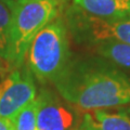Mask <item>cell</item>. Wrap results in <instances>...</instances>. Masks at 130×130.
Returning <instances> with one entry per match:
<instances>
[{"mask_svg": "<svg viewBox=\"0 0 130 130\" xmlns=\"http://www.w3.org/2000/svg\"><path fill=\"white\" fill-rule=\"evenodd\" d=\"M53 85L67 103L85 112L130 103V78L102 56L71 58Z\"/></svg>", "mask_w": 130, "mask_h": 130, "instance_id": "1", "label": "cell"}, {"mask_svg": "<svg viewBox=\"0 0 130 130\" xmlns=\"http://www.w3.org/2000/svg\"><path fill=\"white\" fill-rule=\"evenodd\" d=\"M129 113H130V109H129Z\"/></svg>", "mask_w": 130, "mask_h": 130, "instance_id": "14", "label": "cell"}, {"mask_svg": "<svg viewBox=\"0 0 130 130\" xmlns=\"http://www.w3.org/2000/svg\"><path fill=\"white\" fill-rule=\"evenodd\" d=\"M71 58L68 29L61 14L35 36L25 63L39 83L53 84Z\"/></svg>", "mask_w": 130, "mask_h": 130, "instance_id": "3", "label": "cell"}, {"mask_svg": "<svg viewBox=\"0 0 130 130\" xmlns=\"http://www.w3.org/2000/svg\"><path fill=\"white\" fill-rule=\"evenodd\" d=\"M5 1H6V0H5Z\"/></svg>", "mask_w": 130, "mask_h": 130, "instance_id": "15", "label": "cell"}, {"mask_svg": "<svg viewBox=\"0 0 130 130\" xmlns=\"http://www.w3.org/2000/svg\"><path fill=\"white\" fill-rule=\"evenodd\" d=\"M93 49L98 55L108 60L118 67L130 70V44L112 41H101L93 44Z\"/></svg>", "mask_w": 130, "mask_h": 130, "instance_id": "9", "label": "cell"}, {"mask_svg": "<svg viewBox=\"0 0 130 130\" xmlns=\"http://www.w3.org/2000/svg\"><path fill=\"white\" fill-rule=\"evenodd\" d=\"M0 130H13L11 120L0 117Z\"/></svg>", "mask_w": 130, "mask_h": 130, "instance_id": "12", "label": "cell"}, {"mask_svg": "<svg viewBox=\"0 0 130 130\" xmlns=\"http://www.w3.org/2000/svg\"><path fill=\"white\" fill-rule=\"evenodd\" d=\"M38 99L36 96L29 104L23 107L11 119L13 130H37V112Z\"/></svg>", "mask_w": 130, "mask_h": 130, "instance_id": "10", "label": "cell"}, {"mask_svg": "<svg viewBox=\"0 0 130 130\" xmlns=\"http://www.w3.org/2000/svg\"><path fill=\"white\" fill-rule=\"evenodd\" d=\"M73 5L101 19L130 18V0H72Z\"/></svg>", "mask_w": 130, "mask_h": 130, "instance_id": "8", "label": "cell"}, {"mask_svg": "<svg viewBox=\"0 0 130 130\" xmlns=\"http://www.w3.org/2000/svg\"><path fill=\"white\" fill-rule=\"evenodd\" d=\"M78 130H130V116L126 113H109L105 109L88 111Z\"/></svg>", "mask_w": 130, "mask_h": 130, "instance_id": "7", "label": "cell"}, {"mask_svg": "<svg viewBox=\"0 0 130 130\" xmlns=\"http://www.w3.org/2000/svg\"><path fill=\"white\" fill-rule=\"evenodd\" d=\"M12 8L5 0H0V63L6 58L10 39Z\"/></svg>", "mask_w": 130, "mask_h": 130, "instance_id": "11", "label": "cell"}, {"mask_svg": "<svg viewBox=\"0 0 130 130\" xmlns=\"http://www.w3.org/2000/svg\"><path fill=\"white\" fill-rule=\"evenodd\" d=\"M38 99L37 130H72L75 119L74 114L64 105L59 96L49 89L42 88Z\"/></svg>", "mask_w": 130, "mask_h": 130, "instance_id": "6", "label": "cell"}, {"mask_svg": "<svg viewBox=\"0 0 130 130\" xmlns=\"http://www.w3.org/2000/svg\"><path fill=\"white\" fill-rule=\"evenodd\" d=\"M6 1L9 3V6L12 8V9H13L14 8V6L15 5H18L19 2H21V1H23V0H6Z\"/></svg>", "mask_w": 130, "mask_h": 130, "instance_id": "13", "label": "cell"}, {"mask_svg": "<svg viewBox=\"0 0 130 130\" xmlns=\"http://www.w3.org/2000/svg\"><path fill=\"white\" fill-rule=\"evenodd\" d=\"M36 96L34 75L24 63L0 81V117L11 120Z\"/></svg>", "mask_w": 130, "mask_h": 130, "instance_id": "5", "label": "cell"}, {"mask_svg": "<svg viewBox=\"0 0 130 130\" xmlns=\"http://www.w3.org/2000/svg\"><path fill=\"white\" fill-rule=\"evenodd\" d=\"M68 0H23L12 9L9 47L2 72H12L25 63L30 42L42 28L63 14Z\"/></svg>", "mask_w": 130, "mask_h": 130, "instance_id": "2", "label": "cell"}, {"mask_svg": "<svg viewBox=\"0 0 130 130\" xmlns=\"http://www.w3.org/2000/svg\"><path fill=\"white\" fill-rule=\"evenodd\" d=\"M63 18L68 32L77 43L93 46L112 40L130 44V18L101 19L88 14L74 5L65 7Z\"/></svg>", "mask_w": 130, "mask_h": 130, "instance_id": "4", "label": "cell"}]
</instances>
